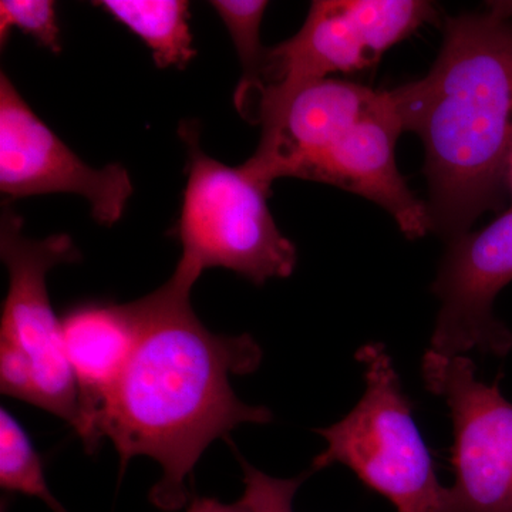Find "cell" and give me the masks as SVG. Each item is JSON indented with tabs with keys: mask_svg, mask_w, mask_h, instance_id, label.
<instances>
[{
	"mask_svg": "<svg viewBox=\"0 0 512 512\" xmlns=\"http://www.w3.org/2000/svg\"><path fill=\"white\" fill-rule=\"evenodd\" d=\"M94 5L140 37L161 69H184L197 55L192 46L190 3L184 0H101Z\"/></svg>",
	"mask_w": 512,
	"mask_h": 512,
	"instance_id": "obj_12",
	"label": "cell"
},
{
	"mask_svg": "<svg viewBox=\"0 0 512 512\" xmlns=\"http://www.w3.org/2000/svg\"><path fill=\"white\" fill-rule=\"evenodd\" d=\"M191 289L171 276L140 299L136 349L94 424L96 443L111 440L123 466L138 456L160 464L150 501L167 512L187 504V478L212 441L241 424L272 420L266 407L241 402L229 380L258 369L261 346L249 335L205 328L192 311Z\"/></svg>",
	"mask_w": 512,
	"mask_h": 512,
	"instance_id": "obj_1",
	"label": "cell"
},
{
	"mask_svg": "<svg viewBox=\"0 0 512 512\" xmlns=\"http://www.w3.org/2000/svg\"><path fill=\"white\" fill-rule=\"evenodd\" d=\"M444 20L430 72L389 90L403 131L426 151L433 231L453 241L501 211L512 156V2Z\"/></svg>",
	"mask_w": 512,
	"mask_h": 512,
	"instance_id": "obj_2",
	"label": "cell"
},
{
	"mask_svg": "<svg viewBox=\"0 0 512 512\" xmlns=\"http://www.w3.org/2000/svg\"><path fill=\"white\" fill-rule=\"evenodd\" d=\"M508 192H510L512 198V156L510 165H508Z\"/></svg>",
	"mask_w": 512,
	"mask_h": 512,
	"instance_id": "obj_17",
	"label": "cell"
},
{
	"mask_svg": "<svg viewBox=\"0 0 512 512\" xmlns=\"http://www.w3.org/2000/svg\"><path fill=\"white\" fill-rule=\"evenodd\" d=\"M178 131L187 147V184L175 228L183 255L174 278L192 288L211 268L228 269L255 285L291 276L298 254L269 210L271 188L242 165L229 167L208 156L197 123L185 121Z\"/></svg>",
	"mask_w": 512,
	"mask_h": 512,
	"instance_id": "obj_3",
	"label": "cell"
},
{
	"mask_svg": "<svg viewBox=\"0 0 512 512\" xmlns=\"http://www.w3.org/2000/svg\"><path fill=\"white\" fill-rule=\"evenodd\" d=\"M244 493L235 503L215 498H195L187 512H293V500L309 473L293 478H276L242 460Z\"/></svg>",
	"mask_w": 512,
	"mask_h": 512,
	"instance_id": "obj_15",
	"label": "cell"
},
{
	"mask_svg": "<svg viewBox=\"0 0 512 512\" xmlns=\"http://www.w3.org/2000/svg\"><path fill=\"white\" fill-rule=\"evenodd\" d=\"M511 282L512 208L480 231L448 242L431 286L440 311L429 350L443 356H507L512 332L495 316L494 302Z\"/></svg>",
	"mask_w": 512,
	"mask_h": 512,
	"instance_id": "obj_8",
	"label": "cell"
},
{
	"mask_svg": "<svg viewBox=\"0 0 512 512\" xmlns=\"http://www.w3.org/2000/svg\"><path fill=\"white\" fill-rule=\"evenodd\" d=\"M0 256L9 284L0 319V390L52 413L79 433V390L64 349L62 318L47 292V274L80 261L66 234L45 239L23 235L22 217L5 208L0 220Z\"/></svg>",
	"mask_w": 512,
	"mask_h": 512,
	"instance_id": "obj_4",
	"label": "cell"
},
{
	"mask_svg": "<svg viewBox=\"0 0 512 512\" xmlns=\"http://www.w3.org/2000/svg\"><path fill=\"white\" fill-rule=\"evenodd\" d=\"M227 28L242 66V79L234 94L235 107L245 120L256 123L265 92L268 49L262 46L261 23L268 2L264 0H212L210 3Z\"/></svg>",
	"mask_w": 512,
	"mask_h": 512,
	"instance_id": "obj_13",
	"label": "cell"
},
{
	"mask_svg": "<svg viewBox=\"0 0 512 512\" xmlns=\"http://www.w3.org/2000/svg\"><path fill=\"white\" fill-rule=\"evenodd\" d=\"M0 191L20 200L33 195H82L94 220L111 227L123 217L133 183L123 165L90 167L36 116L9 76H0Z\"/></svg>",
	"mask_w": 512,
	"mask_h": 512,
	"instance_id": "obj_9",
	"label": "cell"
},
{
	"mask_svg": "<svg viewBox=\"0 0 512 512\" xmlns=\"http://www.w3.org/2000/svg\"><path fill=\"white\" fill-rule=\"evenodd\" d=\"M421 375L453 421L456 481L447 487L444 512H512V403L498 384L478 379L466 355L427 349Z\"/></svg>",
	"mask_w": 512,
	"mask_h": 512,
	"instance_id": "obj_7",
	"label": "cell"
},
{
	"mask_svg": "<svg viewBox=\"0 0 512 512\" xmlns=\"http://www.w3.org/2000/svg\"><path fill=\"white\" fill-rule=\"evenodd\" d=\"M437 20L439 10L424 0H316L301 30L268 49L256 124L306 84L370 69L387 50Z\"/></svg>",
	"mask_w": 512,
	"mask_h": 512,
	"instance_id": "obj_6",
	"label": "cell"
},
{
	"mask_svg": "<svg viewBox=\"0 0 512 512\" xmlns=\"http://www.w3.org/2000/svg\"><path fill=\"white\" fill-rule=\"evenodd\" d=\"M141 320L140 299L77 303L62 316L64 349L76 379L82 412V427L77 434L89 451L97 447V416L136 349Z\"/></svg>",
	"mask_w": 512,
	"mask_h": 512,
	"instance_id": "obj_11",
	"label": "cell"
},
{
	"mask_svg": "<svg viewBox=\"0 0 512 512\" xmlns=\"http://www.w3.org/2000/svg\"><path fill=\"white\" fill-rule=\"evenodd\" d=\"M29 35L53 53L62 50L56 5L49 0H2L0 2V43H8L12 30Z\"/></svg>",
	"mask_w": 512,
	"mask_h": 512,
	"instance_id": "obj_16",
	"label": "cell"
},
{
	"mask_svg": "<svg viewBox=\"0 0 512 512\" xmlns=\"http://www.w3.org/2000/svg\"><path fill=\"white\" fill-rule=\"evenodd\" d=\"M0 487L43 501L53 512H67L47 484L42 458L15 417L0 410Z\"/></svg>",
	"mask_w": 512,
	"mask_h": 512,
	"instance_id": "obj_14",
	"label": "cell"
},
{
	"mask_svg": "<svg viewBox=\"0 0 512 512\" xmlns=\"http://www.w3.org/2000/svg\"><path fill=\"white\" fill-rule=\"evenodd\" d=\"M402 123L389 90L372 113L340 134L302 171V180L335 185L375 202L392 215L407 238L433 232L427 204L407 187L396 163Z\"/></svg>",
	"mask_w": 512,
	"mask_h": 512,
	"instance_id": "obj_10",
	"label": "cell"
},
{
	"mask_svg": "<svg viewBox=\"0 0 512 512\" xmlns=\"http://www.w3.org/2000/svg\"><path fill=\"white\" fill-rule=\"evenodd\" d=\"M356 360L363 367L365 393L348 416L316 430L326 448L312 471L342 464L399 512H444L447 487L437 478L386 346L366 343Z\"/></svg>",
	"mask_w": 512,
	"mask_h": 512,
	"instance_id": "obj_5",
	"label": "cell"
}]
</instances>
